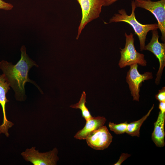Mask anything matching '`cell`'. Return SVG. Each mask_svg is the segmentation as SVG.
I'll return each mask as SVG.
<instances>
[{
	"instance_id": "ac0fdd59",
	"label": "cell",
	"mask_w": 165,
	"mask_h": 165,
	"mask_svg": "<svg viewBox=\"0 0 165 165\" xmlns=\"http://www.w3.org/2000/svg\"><path fill=\"white\" fill-rule=\"evenodd\" d=\"M130 154H129L127 153H122L118 161L116 163H115L114 164V165H120L124 161H125L128 157H130Z\"/></svg>"
},
{
	"instance_id": "9a60e30c",
	"label": "cell",
	"mask_w": 165,
	"mask_h": 165,
	"mask_svg": "<svg viewBox=\"0 0 165 165\" xmlns=\"http://www.w3.org/2000/svg\"><path fill=\"white\" fill-rule=\"evenodd\" d=\"M128 123L127 121L116 124L109 122L108 126L111 130L116 134H121L126 133Z\"/></svg>"
},
{
	"instance_id": "6da1fadb",
	"label": "cell",
	"mask_w": 165,
	"mask_h": 165,
	"mask_svg": "<svg viewBox=\"0 0 165 165\" xmlns=\"http://www.w3.org/2000/svg\"><path fill=\"white\" fill-rule=\"evenodd\" d=\"M20 51L21 58L16 64L13 65L12 63L2 60L0 62V69L2 71L10 86L14 91L16 100L23 101L26 98L25 86L27 82L33 84L41 93L42 92L36 83L28 77L30 69L33 66L38 67V65L26 54L24 46H22Z\"/></svg>"
},
{
	"instance_id": "277c9868",
	"label": "cell",
	"mask_w": 165,
	"mask_h": 165,
	"mask_svg": "<svg viewBox=\"0 0 165 165\" xmlns=\"http://www.w3.org/2000/svg\"><path fill=\"white\" fill-rule=\"evenodd\" d=\"M76 0L79 4L82 12V18L76 38L78 39L86 25L99 16L102 7L105 6V0Z\"/></svg>"
},
{
	"instance_id": "9c48e42d",
	"label": "cell",
	"mask_w": 165,
	"mask_h": 165,
	"mask_svg": "<svg viewBox=\"0 0 165 165\" xmlns=\"http://www.w3.org/2000/svg\"><path fill=\"white\" fill-rule=\"evenodd\" d=\"M112 136L105 126L90 133L86 139L87 145L96 150L107 148L112 141Z\"/></svg>"
},
{
	"instance_id": "8992f818",
	"label": "cell",
	"mask_w": 165,
	"mask_h": 165,
	"mask_svg": "<svg viewBox=\"0 0 165 165\" xmlns=\"http://www.w3.org/2000/svg\"><path fill=\"white\" fill-rule=\"evenodd\" d=\"M137 7H140L150 12L158 22V28L161 34V39L165 41V0L157 1L145 0H134Z\"/></svg>"
},
{
	"instance_id": "7c38bea8",
	"label": "cell",
	"mask_w": 165,
	"mask_h": 165,
	"mask_svg": "<svg viewBox=\"0 0 165 165\" xmlns=\"http://www.w3.org/2000/svg\"><path fill=\"white\" fill-rule=\"evenodd\" d=\"M165 111L160 110L156 121L154 123V129L152 134V139L158 147H162L165 145L164 125Z\"/></svg>"
},
{
	"instance_id": "5b68a950",
	"label": "cell",
	"mask_w": 165,
	"mask_h": 165,
	"mask_svg": "<svg viewBox=\"0 0 165 165\" xmlns=\"http://www.w3.org/2000/svg\"><path fill=\"white\" fill-rule=\"evenodd\" d=\"M35 147L27 148L21 155L27 162L34 165H56L59 160L57 156L58 151L56 147L52 150L45 152H39Z\"/></svg>"
},
{
	"instance_id": "52a82bcc",
	"label": "cell",
	"mask_w": 165,
	"mask_h": 165,
	"mask_svg": "<svg viewBox=\"0 0 165 165\" xmlns=\"http://www.w3.org/2000/svg\"><path fill=\"white\" fill-rule=\"evenodd\" d=\"M130 66L126 77L127 82L133 97V100L139 101L140 86L143 82L153 78L152 73L147 72L140 74L138 71V65L137 64Z\"/></svg>"
},
{
	"instance_id": "3957f363",
	"label": "cell",
	"mask_w": 165,
	"mask_h": 165,
	"mask_svg": "<svg viewBox=\"0 0 165 165\" xmlns=\"http://www.w3.org/2000/svg\"><path fill=\"white\" fill-rule=\"evenodd\" d=\"M126 44L123 49L120 48L121 57L119 65L120 68H123L127 66L138 64L142 66H145L147 62L144 58V55L138 52L135 49L134 43V39L132 33L130 35L125 33Z\"/></svg>"
},
{
	"instance_id": "7a4b0ae2",
	"label": "cell",
	"mask_w": 165,
	"mask_h": 165,
	"mask_svg": "<svg viewBox=\"0 0 165 165\" xmlns=\"http://www.w3.org/2000/svg\"><path fill=\"white\" fill-rule=\"evenodd\" d=\"M132 12L127 15L124 9L118 10V13H115L110 19L108 23L123 22L130 25L133 28L135 33L138 36L141 51L145 49V41L148 33L150 31L158 28L157 24H143L139 23L135 17V11L136 8L134 0L131 1Z\"/></svg>"
},
{
	"instance_id": "e0dca14e",
	"label": "cell",
	"mask_w": 165,
	"mask_h": 165,
	"mask_svg": "<svg viewBox=\"0 0 165 165\" xmlns=\"http://www.w3.org/2000/svg\"><path fill=\"white\" fill-rule=\"evenodd\" d=\"M13 5L10 3L6 2L3 0H0V9L9 10L12 9Z\"/></svg>"
},
{
	"instance_id": "8fae6325",
	"label": "cell",
	"mask_w": 165,
	"mask_h": 165,
	"mask_svg": "<svg viewBox=\"0 0 165 165\" xmlns=\"http://www.w3.org/2000/svg\"><path fill=\"white\" fill-rule=\"evenodd\" d=\"M106 120L103 116L93 117L86 121L84 127L77 132L74 138L80 140H85L90 133L104 126Z\"/></svg>"
},
{
	"instance_id": "ba28073f",
	"label": "cell",
	"mask_w": 165,
	"mask_h": 165,
	"mask_svg": "<svg viewBox=\"0 0 165 165\" xmlns=\"http://www.w3.org/2000/svg\"><path fill=\"white\" fill-rule=\"evenodd\" d=\"M152 34L151 39L148 43L145 45V50L151 52L158 59L160 67L155 79L156 83L158 85L165 66V43L159 42V36L157 30H152Z\"/></svg>"
},
{
	"instance_id": "4fadbf2b",
	"label": "cell",
	"mask_w": 165,
	"mask_h": 165,
	"mask_svg": "<svg viewBox=\"0 0 165 165\" xmlns=\"http://www.w3.org/2000/svg\"><path fill=\"white\" fill-rule=\"evenodd\" d=\"M154 105L149 110L147 113L140 119L128 123L126 133L132 136H140V130L144 122L149 116L153 108Z\"/></svg>"
},
{
	"instance_id": "5bb4252c",
	"label": "cell",
	"mask_w": 165,
	"mask_h": 165,
	"mask_svg": "<svg viewBox=\"0 0 165 165\" xmlns=\"http://www.w3.org/2000/svg\"><path fill=\"white\" fill-rule=\"evenodd\" d=\"M86 94L83 91L79 101L75 104L70 105V107L74 108L80 109L82 112V117L86 121L92 118L93 116L86 106L85 104L86 103Z\"/></svg>"
},
{
	"instance_id": "30bf717a",
	"label": "cell",
	"mask_w": 165,
	"mask_h": 165,
	"mask_svg": "<svg viewBox=\"0 0 165 165\" xmlns=\"http://www.w3.org/2000/svg\"><path fill=\"white\" fill-rule=\"evenodd\" d=\"M10 89L9 84L4 75L3 74L0 75V104L3 114V122L0 125V133L4 134L7 137L9 135V129L14 125L13 123L7 119L5 110L6 105L9 101L6 98V94Z\"/></svg>"
},
{
	"instance_id": "d6986e66",
	"label": "cell",
	"mask_w": 165,
	"mask_h": 165,
	"mask_svg": "<svg viewBox=\"0 0 165 165\" xmlns=\"http://www.w3.org/2000/svg\"><path fill=\"white\" fill-rule=\"evenodd\" d=\"M119 0H105V4L104 6H108L112 5L114 3ZM146 1H149L151 0H145Z\"/></svg>"
},
{
	"instance_id": "2e32d148",
	"label": "cell",
	"mask_w": 165,
	"mask_h": 165,
	"mask_svg": "<svg viewBox=\"0 0 165 165\" xmlns=\"http://www.w3.org/2000/svg\"><path fill=\"white\" fill-rule=\"evenodd\" d=\"M156 99L160 102H165V87L159 90L158 93L156 95Z\"/></svg>"
}]
</instances>
